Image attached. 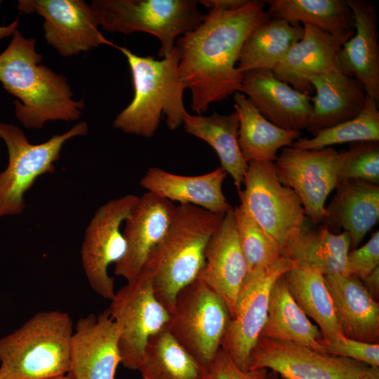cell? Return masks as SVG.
<instances>
[{"label":"cell","instance_id":"cell-1","mask_svg":"<svg viewBox=\"0 0 379 379\" xmlns=\"http://www.w3.org/2000/svg\"><path fill=\"white\" fill-rule=\"evenodd\" d=\"M265 4L247 0L233 9H208L196 29L176 40L180 77L191 91L192 109L198 114L211 103L240 92L239 53L248 34L270 19Z\"/></svg>","mask_w":379,"mask_h":379},{"label":"cell","instance_id":"cell-2","mask_svg":"<svg viewBox=\"0 0 379 379\" xmlns=\"http://www.w3.org/2000/svg\"><path fill=\"white\" fill-rule=\"evenodd\" d=\"M34 38H25L18 29L0 53V82L15 100V113L28 128H41L48 121H73L84 107L76 101L67 79L45 65L35 50Z\"/></svg>","mask_w":379,"mask_h":379},{"label":"cell","instance_id":"cell-3","mask_svg":"<svg viewBox=\"0 0 379 379\" xmlns=\"http://www.w3.org/2000/svg\"><path fill=\"white\" fill-rule=\"evenodd\" d=\"M224 215L192 204L176 206L167 232L142 268L157 299L168 312L180 291L197 279L207 243Z\"/></svg>","mask_w":379,"mask_h":379},{"label":"cell","instance_id":"cell-4","mask_svg":"<svg viewBox=\"0 0 379 379\" xmlns=\"http://www.w3.org/2000/svg\"><path fill=\"white\" fill-rule=\"evenodd\" d=\"M115 48L128 62L134 95L116 117L114 126L126 133L152 138L163 114L168 128H178L187 112L183 102L185 88L178 72L180 56L176 46L161 60L138 55L126 47Z\"/></svg>","mask_w":379,"mask_h":379},{"label":"cell","instance_id":"cell-5","mask_svg":"<svg viewBox=\"0 0 379 379\" xmlns=\"http://www.w3.org/2000/svg\"><path fill=\"white\" fill-rule=\"evenodd\" d=\"M73 323L68 313L41 311L0 338V379L67 375Z\"/></svg>","mask_w":379,"mask_h":379},{"label":"cell","instance_id":"cell-6","mask_svg":"<svg viewBox=\"0 0 379 379\" xmlns=\"http://www.w3.org/2000/svg\"><path fill=\"white\" fill-rule=\"evenodd\" d=\"M90 5L107 32H143L157 37L163 58L171 53L180 35L196 29L206 15L194 0H94Z\"/></svg>","mask_w":379,"mask_h":379},{"label":"cell","instance_id":"cell-7","mask_svg":"<svg viewBox=\"0 0 379 379\" xmlns=\"http://www.w3.org/2000/svg\"><path fill=\"white\" fill-rule=\"evenodd\" d=\"M87 133L86 122L81 121L44 142L32 144L18 126L0 123V138L8 152V166L0 173V218L20 214L25 207L24 194L39 176L54 172V163L60 159L63 144Z\"/></svg>","mask_w":379,"mask_h":379},{"label":"cell","instance_id":"cell-8","mask_svg":"<svg viewBox=\"0 0 379 379\" xmlns=\"http://www.w3.org/2000/svg\"><path fill=\"white\" fill-rule=\"evenodd\" d=\"M169 314V332L209 369L231 320L225 300L197 279L180 291Z\"/></svg>","mask_w":379,"mask_h":379},{"label":"cell","instance_id":"cell-9","mask_svg":"<svg viewBox=\"0 0 379 379\" xmlns=\"http://www.w3.org/2000/svg\"><path fill=\"white\" fill-rule=\"evenodd\" d=\"M243 183L244 190L238 191L241 204L281 248L286 247L305 227L298 195L280 183L272 161L248 162Z\"/></svg>","mask_w":379,"mask_h":379},{"label":"cell","instance_id":"cell-10","mask_svg":"<svg viewBox=\"0 0 379 379\" xmlns=\"http://www.w3.org/2000/svg\"><path fill=\"white\" fill-rule=\"evenodd\" d=\"M108 310L119 331L121 363L138 370L150 337L167 326L169 312L157 299L142 270L115 293Z\"/></svg>","mask_w":379,"mask_h":379},{"label":"cell","instance_id":"cell-11","mask_svg":"<svg viewBox=\"0 0 379 379\" xmlns=\"http://www.w3.org/2000/svg\"><path fill=\"white\" fill-rule=\"evenodd\" d=\"M340 159V152L331 147H286L274 163L279 181L295 192L305 215L314 224H322L327 216L325 202L339 182Z\"/></svg>","mask_w":379,"mask_h":379},{"label":"cell","instance_id":"cell-12","mask_svg":"<svg viewBox=\"0 0 379 379\" xmlns=\"http://www.w3.org/2000/svg\"><path fill=\"white\" fill-rule=\"evenodd\" d=\"M369 366L293 342L260 336L248 370L267 368L284 379H361Z\"/></svg>","mask_w":379,"mask_h":379},{"label":"cell","instance_id":"cell-13","mask_svg":"<svg viewBox=\"0 0 379 379\" xmlns=\"http://www.w3.org/2000/svg\"><path fill=\"white\" fill-rule=\"evenodd\" d=\"M127 194L101 206L95 213L85 232L81 258L91 288L105 299L115 294L114 278L107 272L125 254L126 241L120 227L138 199Z\"/></svg>","mask_w":379,"mask_h":379},{"label":"cell","instance_id":"cell-14","mask_svg":"<svg viewBox=\"0 0 379 379\" xmlns=\"http://www.w3.org/2000/svg\"><path fill=\"white\" fill-rule=\"evenodd\" d=\"M297 267L291 260L281 256L268 269L246 276L220 348L241 370L248 369L250 354L266 321L270 294L275 281Z\"/></svg>","mask_w":379,"mask_h":379},{"label":"cell","instance_id":"cell-15","mask_svg":"<svg viewBox=\"0 0 379 379\" xmlns=\"http://www.w3.org/2000/svg\"><path fill=\"white\" fill-rule=\"evenodd\" d=\"M18 9L44 18V38L62 56L88 51L100 45H116L99 31L97 15L82 0H20Z\"/></svg>","mask_w":379,"mask_h":379},{"label":"cell","instance_id":"cell-16","mask_svg":"<svg viewBox=\"0 0 379 379\" xmlns=\"http://www.w3.org/2000/svg\"><path fill=\"white\" fill-rule=\"evenodd\" d=\"M121 357L118 328L108 309L80 318L70 343L71 379H115Z\"/></svg>","mask_w":379,"mask_h":379},{"label":"cell","instance_id":"cell-17","mask_svg":"<svg viewBox=\"0 0 379 379\" xmlns=\"http://www.w3.org/2000/svg\"><path fill=\"white\" fill-rule=\"evenodd\" d=\"M175 208L172 201L149 192L138 197L124 220L126 249L115 264L116 275L131 281L140 274L167 232Z\"/></svg>","mask_w":379,"mask_h":379},{"label":"cell","instance_id":"cell-18","mask_svg":"<svg viewBox=\"0 0 379 379\" xmlns=\"http://www.w3.org/2000/svg\"><path fill=\"white\" fill-rule=\"evenodd\" d=\"M205 264L198 276L226 302L231 319L235 315L239 293L248 274L233 208L224 215L206 246Z\"/></svg>","mask_w":379,"mask_h":379},{"label":"cell","instance_id":"cell-19","mask_svg":"<svg viewBox=\"0 0 379 379\" xmlns=\"http://www.w3.org/2000/svg\"><path fill=\"white\" fill-rule=\"evenodd\" d=\"M302 37L288 49L272 69L275 77L295 90L310 93L311 77L338 69V54L354 29L335 35L310 25H302Z\"/></svg>","mask_w":379,"mask_h":379},{"label":"cell","instance_id":"cell-20","mask_svg":"<svg viewBox=\"0 0 379 379\" xmlns=\"http://www.w3.org/2000/svg\"><path fill=\"white\" fill-rule=\"evenodd\" d=\"M354 22V34L338 54V67L354 78L366 95L379 100V44L374 5L364 0H347Z\"/></svg>","mask_w":379,"mask_h":379},{"label":"cell","instance_id":"cell-21","mask_svg":"<svg viewBox=\"0 0 379 379\" xmlns=\"http://www.w3.org/2000/svg\"><path fill=\"white\" fill-rule=\"evenodd\" d=\"M240 92L275 126L300 131L307 128L312 112L310 96L277 79L272 69L242 72Z\"/></svg>","mask_w":379,"mask_h":379},{"label":"cell","instance_id":"cell-22","mask_svg":"<svg viewBox=\"0 0 379 379\" xmlns=\"http://www.w3.org/2000/svg\"><path fill=\"white\" fill-rule=\"evenodd\" d=\"M343 335L367 343L379 338V304L352 275H324Z\"/></svg>","mask_w":379,"mask_h":379},{"label":"cell","instance_id":"cell-23","mask_svg":"<svg viewBox=\"0 0 379 379\" xmlns=\"http://www.w3.org/2000/svg\"><path fill=\"white\" fill-rule=\"evenodd\" d=\"M221 167L199 175H181L151 167L140 181L147 192L180 204H192L210 212L225 214L232 206L222 185L227 176Z\"/></svg>","mask_w":379,"mask_h":379},{"label":"cell","instance_id":"cell-24","mask_svg":"<svg viewBox=\"0 0 379 379\" xmlns=\"http://www.w3.org/2000/svg\"><path fill=\"white\" fill-rule=\"evenodd\" d=\"M322 225L332 233L343 228L356 248L379 219V186L361 180L338 182Z\"/></svg>","mask_w":379,"mask_h":379},{"label":"cell","instance_id":"cell-25","mask_svg":"<svg viewBox=\"0 0 379 379\" xmlns=\"http://www.w3.org/2000/svg\"><path fill=\"white\" fill-rule=\"evenodd\" d=\"M309 81L315 95L310 97L312 112L306 129L312 135L355 117L364 108L366 95L361 86L338 69Z\"/></svg>","mask_w":379,"mask_h":379},{"label":"cell","instance_id":"cell-26","mask_svg":"<svg viewBox=\"0 0 379 379\" xmlns=\"http://www.w3.org/2000/svg\"><path fill=\"white\" fill-rule=\"evenodd\" d=\"M233 100L239 117V145L246 163L253 161L274 162L279 149L291 147L300 138V131L286 130L275 126L265 118L242 93H234Z\"/></svg>","mask_w":379,"mask_h":379},{"label":"cell","instance_id":"cell-27","mask_svg":"<svg viewBox=\"0 0 379 379\" xmlns=\"http://www.w3.org/2000/svg\"><path fill=\"white\" fill-rule=\"evenodd\" d=\"M283 275L271 288L267 319L260 336L293 342L325 354L321 331L296 303Z\"/></svg>","mask_w":379,"mask_h":379},{"label":"cell","instance_id":"cell-28","mask_svg":"<svg viewBox=\"0 0 379 379\" xmlns=\"http://www.w3.org/2000/svg\"><path fill=\"white\" fill-rule=\"evenodd\" d=\"M351 246L347 232L332 233L321 225L317 229L306 226L281 255L293 260L298 267L317 270L324 275L346 274L347 256Z\"/></svg>","mask_w":379,"mask_h":379},{"label":"cell","instance_id":"cell-29","mask_svg":"<svg viewBox=\"0 0 379 379\" xmlns=\"http://www.w3.org/2000/svg\"><path fill=\"white\" fill-rule=\"evenodd\" d=\"M182 124L188 134L203 140L214 149L221 167L231 175L237 190H241L248 163L239 145L237 113L220 114L213 112L209 116L187 113Z\"/></svg>","mask_w":379,"mask_h":379},{"label":"cell","instance_id":"cell-30","mask_svg":"<svg viewBox=\"0 0 379 379\" xmlns=\"http://www.w3.org/2000/svg\"><path fill=\"white\" fill-rule=\"evenodd\" d=\"M303 26L279 18L257 26L245 39L238 59L240 72L273 69L288 49L302 36Z\"/></svg>","mask_w":379,"mask_h":379},{"label":"cell","instance_id":"cell-31","mask_svg":"<svg viewBox=\"0 0 379 379\" xmlns=\"http://www.w3.org/2000/svg\"><path fill=\"white\" fill-rule=\"evenodd\" d=\"M138 371L142 379H211L208 369L166 327L150 337Z\"/></svg>","mask_w":379,"mask_h":379},{"label":"cell","instance_id":"cell-32","mask_svg":"<svg viewBox=\"0 0 379 379\" xmlns=\"http://www.w3.org/2000/svg\"><path fill=\"white\" fill-rule=\"evenodd\" d=\"M283 276L296 303L320 327L322 341L328 343L342 336L324 275L317 270L297 266Z\"/></svg>","mask_w":379,"mask_h":379},{"label":"cell","instance_id":"cell-33","mask_svg":"<svg viewBox=\"0 0 379 379\" xmlns=\"http://www.w3.org/2000/svg\"><path fill=\"white\" fill-rule=\"evenodd\" d=\"M267 12L274 18L310 25L331 34L354 29L350 9L342 0H270Z\"/></svg>","mask_w":379,"mask_h":379},{"label":"cell","instance_id":"cell-34","mask_svg":"<svg viewBox=\"0 0 379 379\" xmlns=\"http://www.w3.org/2000/svg\"><path fill=\"white\" fill-rule=\"evenodd\" d=\"M379 142L378 102L366 97L361 112L355 117L319 131L311 138H298L291 147L321 149L347 142Z\"/></svg>","mask_w":379,"mask_h":379},{"label":"cell","instance_id":"cell-35","mask_svg":"<svg viewBox=\"0 0 379 379\" xmlns=\"http://www.w3.org/2000/svg\"><path fill=\"white\" fill-rule=\"evenodd\" d=\"M233 210L239 244L248 266L247 276L264 272L281 256V248L242 204Z\"/></svg>","mask_w":379,"mask_h":379},{"label":"cell","instance_id":"cell-36","mask_svg":"<svg viewBox=\"0 0 379 379\" xmlns=\"http://www.w3.org/2000/svg\"><path fill=\"white\" fill-rule=\"evenodd\" d=\"M338 181L361 180L379 184V143L359 142L340 152Z\"/></svg>","mask_w":379,"mask_h":379},{"label":"cell","instance_id":"cell-37","mask_svg":"<svg viewBox=\"0 0 379 379\" xmlns=\"http://www.w3.org/2000/svg\"><path fill=\"white\" fill-rule=\"evenodd\" d=\"M324 353L352 359L369 366L379 367V344L367 343L343 335L328 343L321 341Z\"/></svg>","mask_w":379,"mask_h":379},{"label":"cell","instance_id":"cell-38","mask_svg":"<svg viewBox=\"0 0 379 379\" xmlns=\"http://www.w3.org/2000/svg\"><path fill=\"white\" fill-rule=\"evenodd\" d=\"M378 267L379 231L377 230L364 246L348 252L346 274L361 279Z\"/></svg>","mask_w":379,"mask_h":379},{"label":"cell","instance_id":"cell-39","mask_svg":"<svg viewBox=\"0 0 379 379\" xmlns=\"http://www.w3.org/2000/svg\"><path fill=\"white\" fill-rule=\"evenodd\" d=\"M211 379H265L268 370L258 368L243 371L221 348L209 367Z\"/></svg>","mask_w":379,"mask_h":379},{"label":"cell","instance_id":"cell-40","mask_svg":"<svg viewBox=\"0 0 379 379\" xmlns=\"http://www.w3.org/2000/svg\"><path fill=\"white\" fill-rule=\"evenodd\" d=\"M208 10L211 8L233 9L244 4L247 0H201L197 1Z\"/></svg>","mask_w":379,"mask_h":379},{"label":"cell","instance_id":"cell-41","mask_svg":"<svg viewBox=\"0 0 379 379\" xmlns=\"http://www.w3.org/2000/svg\"><path fill=\"white\" fill-rule=\"evenodd\" d=\"M366 291L375 300L379 296V267L360 279Z\"/></svg>","mask_w":379,"mask_h":379},{"label":"cell","instance_id":"cell-42","mask_svg":"<svg viewBox=\"0 0 379 379\" xmlns=\"http://www.w3.org/2000/svg\"><path fill=\"white\" fill-rule=\"evenodd\" d=\"M19 20L16 19L8 26L0 25V40L13 35L17 30Z\"/></svg>","mask_w":379,"mask_h":379},{"label":"cell","instance_id":"cell-43","mask_svg":"<svg viewBox=\"0 0 379 379\" xmlns=\"http://www.w3.org/2000/svg\"><path fill=\"white\" fill-rule=\"evenodd\" d=\"M361 379H379V367L370 366Z\"/></svg>","mask_w":379,"mask_h":379},{"label":"cell","instance_id":"cell-44","mask_svg":"<svg viewBox=\"0 0 379 379\" xmlns=\"http://www.w3.org/2000/svg\"><path fill=\"white\" fill-rule=\"evenodd\" d=\"M265 379H279V376L276 372L268 370Z\"/></svg>","mask_w":379,"mask_h":379},{"label":"cell","instance_id":"cell-45","mask_svg":"<svg viewBox=\"0 0 379 379\" xmlns=\"http://www.w3.org/2000/svg\"><path fill=\"white\" fill-rule=\"evenodd\" d=\"M48 379H71V378L67 375H64L54 377V378H48Z\"/></svg>","mask_w":379,"mask_h":379},{"label":"cell","instance_id":"cell-46","mask_svg":"<svg viewBox=\"0 0 379 379\" xmlns=\"http://www.w3.org/2000/svg\"></svg>","mask_w":379,"mask_h":379}]
</instances>
